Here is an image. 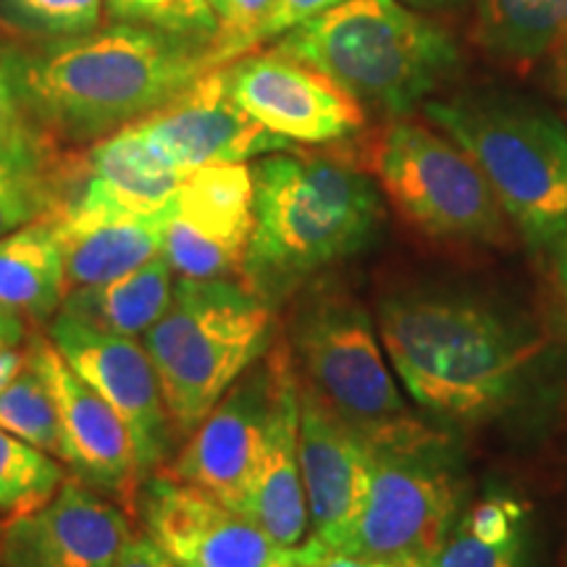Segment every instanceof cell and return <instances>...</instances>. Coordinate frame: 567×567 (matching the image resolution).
<instances>
[{
    "label": "cell",
    "mask_w": 567,
    "mask_h": 567,
    "mask_svg": "<svg viewBox=\"0 0 567 567\" xmlns=\"http://www.w3.org/2000/svg\"><path fill=\"white\" fill-rule=\"evenodd\" d=\"M375 329L410 400L455 425L486 423L517 405L547 347L523 316L450 289L384 297Z\"/></svg>",
    "instance_id": "6da1fadb"
},
{
    "label": "cell",
    "mask_w": 567,
    "mask_h": 567,
    "mask_svg": "<svg viewBox=\"0 0 567 567\" xmlns=\"http://www.w3.org/2000/svg\"><path fill=\"white\" fill-rule=\"evenodd\" d=\"M210 42L134 24L9 48V71L27 116L55 145H90L161 109L213 69Z\"/></svg>",
    "instance_id": "7a4b0ae2"
},
{
    "label": "cell",
    "mask_w": 567,
    "mask_h": 567,
    "mask_svg": "<svg viewBox=\"0 0 567 567\" xmlns=\"http://www.w3.org/2000/svg\"><path fill=\"white\" fill-rule=\"evenodd\" d=\"M250 168L255 221L239 281L271 308L379 237L384 200L354 166L281 151Z\"/></svg>",
    "instance_id": "3957f363"
},
{
    "label": "cell",
    "mask_w": 567,
    "mask_h": 567,
    "mask_svg": "<svg viewBox=\"0 0 567 567\" xmlns=\"http://www.w3.org/2000/svg\"><path fill=\"white\" fill-rule=\"evenodd\" d=\"M276 48L394 118L429 103L463 66L455 40L400 0H342Z\"/></svg>",
    "instance_id": "277c9868"
},
{
    "label": "cell",
    "mask_w": 567,
    "mask_h": 567,
    "mask_svg": "<svg viewBox=\"0 0 567 567\" xmlns=\"http://www.w3.org/2000/svg\"><path fill=\"white\" fill-rule=\"evenodd\" d=\"M142 342L174 434L187 439L274 347V308L239 279H176L166 313Z\"/></svg>",
    "instance_id": "5b68a950"
},
{
    "label": "cell",
    "mask_w": 567,
    "mask_h": 567,
    "mask_svg": "<svg viewBox=\"0 0 567 567\" xmlns=\"http://www.w3.org/2000/svg\"><path fill=\"white\" fill-rule=\"evenodd\" d=\"M425 118L481 168L507 221L534 250L567 231V126L555 113L499 92L429 101Z\"/></svg>",
    "instance_id": "8992f818"
},
{
    "label": "cell",
    "mask_w": 567,
    "mask_h": 567,
    "mask_svg": "<svg viewBox=\"0 0 567 567\" xmlns=\"http://www.w3.org/2000/svg\"><path fill=\"white\" fill-rule=\"evenodd\" d=\"M297 379L371 446L434 434L400 394L363 302L342 287L308 289L289 326Z\"/></svg>",
    "instance_id": "52a82bcc"
},
{
    "label": "cell",
    "mask_w": 567,
    "mask_h": 567,
    "mask_svg": "<svg viewBox=\"0 0 567 567\" xmlns=\"http://www.w3.org/2000/svg\"><path fill=\"white\" fill-rule=\"evenodd\" d=\"M371 481L339 555L431 567L463 515V467L444 434L371 446Z\"/></svg>",
    "instance_id": "ba28073f"
},
{
    "label": "cell",
    "mask_w": 567,
    "mask_h": 567,
    "mask_svg": "<svg viewBox=\"0 0 567 567\" xmlns=\"http://www.w3.org/2000/svg\"><path fill=\"white\" fill-rule=\"evenodd\" d=\"M375 174L394 208L417 231L444 243H507V216L481 168L434 126H389L375 145Z\"/></svg>",
    "instance_id": "9c48e42d"
},
{
    "label": "cell",
    "mask_w": 567,
    "mask_h": 567,
    "mask_svg": "<svg viewBox=\"0 0 567 567\" xmlns=\"http://www.w3.org/2000/svg\"><path fill=\"white\" fill-rule=\"evenodd\" d=\"M137 496L147 538L176 567L305 565L302 547H279L250 517L174 473L158 471L147 476Z\"/></svg>",
    "instance_id": "30bf717a"
},
{
    "label": "cell",
    "mask_w": 567,
    "mask_h": 567,
    "mask_svg": "<svg viewBox=\"0 0 567 567\" xmlns=\"http://www.w3.org/2000/svg\"><path fill=\"white\" fill-rule=\"evenodd\" d=\"M48 339L124 421L140 481L158 473L172 455L176 434L145 347L137 339L95 329L61 310L48 326Z\"/></svg>",
    "instance_id": "8fae6325"
},
{
    "label": "cell",
    "mask_w": 567,
    "mask_h": 567,
    "mask_svg": "<svg viewBox=\"0 0 567 567\" xmlns=\"http://www.w3.org/2000/svg\"><path fill=\"white\" fill-rule=\"evenodd\" d=\"M255 221L247 163H213L184 174L163 229V258L179 279H239Z\"/></svg>",
    "instance_id": "7c38bea8"
},
{
    "label": "cell",
    "mask_w": 567,
    "mask_h": 567,
    "mask_svg": "<svg viewBox=\"0 0 567 567\" xmlns=\"http://www.w3.org/2000/svg\"><path fill=\"white\" fill-rule=\"evenodd\" d=\"M281 344H274L203 417L168 473L243 513L260 467Z\"/></svg>",
    "instance_id": "4fadbf2b"
},
{
    "label": "cell",
    "mask_w": 567,
    "mask_h": 567,
    "mask_svg": "<svg viewBox=\"0 0 567 567\" xmlns=\"http://www.w3.org/2000/svg\"><path fill=\"white\" fill-rule=\"evenodd\" d=\"M226 74L237 103L289 142L329 145L365 130V109L350 92L279 48L226 63Z\"/></svg>",
    "instance_id": "5bb4252c"
},
{
    "label": "cell",
    "mask_w": 567,
    "mask_h": 567,
    "mask_svg": "<svg viewBox=\"0 0 567 567\" xmlns=\"http://www.w3.org/2000/svg\"><path fill=\"white\" fill-rule=\"evenodd\" d=\"M137 124L155 151L182 174L213 163H247L292 151V142L268 132L237 103L226 66L203 71Z\"/></svg>",
    "instance_id": "9a60e30c"
},
{
    "label": "cell",
    "mask_w": 567,
    "mask_h": 567,
    "mask_svg": "<svg viewBox=\"0 0 567 567\" xmlns=\"http://www.w3.org/2000/svg\"><path fill=\"white\" fill-rule=\"evenodd\" d=\"M27 363L40 373L61 417L63 463L95 492L134 505L140 492L132 436L122 417L66 363L48 337H32Z\"/></svg>",
    "instance_id": "2e32d148"
},
{
    "label": "cell",
    "mask_w": 567,
    "mask_h": 567,
    "mask_svg": "<svg viewBox=\"0 0 567 567\" xmlns=\"http://www.w3.org/2000/svg\"><path fill=\"white\" fill-rule=\"evenodd\" d=\"M130 538L122 509L80 478H69L45 505L6 523L0 563L3 567H113Z\"/></svg>",
    "instance_id": "e0dca14e"
},
{
    "label": "cell",
    "mask_w": 567,
    "mask_h": 567,
    "mask_svg": "<svg viewBox=\"0 0 567 567\" xmlns=\"http://www.w3.org/2000/svg\"><path fill=\"white\" fill-rule=\"evenodd\" d=\"M182 172L151 145L137 122L90 142L87 153L63 158L53 172V205L151 216L172 205Z\"/></svg>",
    "instance_id": "ac0fdd59"
},
{
    "label": "cell",
    "mask_w": 567,
    "mask_h": 567,
    "mask_svg": "<svg viewBox=\"0 0 567 567\" xmlns=\"http://www.w3.org/2000/svg\"><path fill=\"white\" fill-rule=\"evenodd\" d=\"M371 452L358 431L300 384V467L313 528L310 538L329 551H342L363 509Z\"/></svg>",
    "instance_id": "d6986e66"
},
{
    "label": "cell",
    "mask_w": 567,
    "mask_h": 567,
    "mask_svg": "<svg viewBox=\"0 0 567 567\" xmlns=\"http://www.w3.org/2000/svg\"><path fill=\"white\" fill-rule=\"evenodd\" d=\"M243 515L258 523L284 549L302 547L310 538L300 467V381L287 344H281L260 467Z\"/></svg>",
    "instance_id": "ffe728a7"
},
{
    "label": "cell",
    "mask_w": 567,
    "mask_h": 567,
    "mask_svg": "<svg viewBox=\"0 0 567 567\" xmlns=\"http://www.w3.org/2000/svg\"><path fill=\"white\" fill-rule=\"evenodd\" d=\"M42 218L53 226L69 295L71 289L118 279L161 255L168 208L151 216H132L103 208L53 205Z\"/></svg>",
    "instance_id": "44dd1931"
},
{
    "label": "cell",
    "mask_w": 567,
    "mask_h": 567,
    "mask_svg": "<svg viewBox=\"0 0 567 567\" xmlns=\"http://www.w3.org/2000/svg\"><path fill=\"white\" fill-rule=\"evenodd\" d=\"M174 279L176 274L161 252L118 279L71 289L59 310L95 329L137 339L145 337L166 313L174 295Z\"/></svg>",
    "instance_id": "7402d4cb"
},
{
    "label": "cell",
    "mask_w": 567,
    "mask_h": 567,
    "mask_svg": "<svg viewBox=\"0 0 567 567\" xmlns=\"http://www.w3.org/2000/svg\"><path fill=\"white\" fill-rule=\"evenodd\" d=\"M66 281L53 226L48 218L0 237V305L21 318L48 321L59 313Z\"/></svg>",
    "instance_id": "603a6c76"
},
{
    "label": "cell",
    "mask_w": 567,
    "mask_h": 567,
    "mask_svg": "<svg viewBox=\"0 0 567 567\" xmlns=\"http://www.w3.org/2000/svg\"><path fill=\"white\" fill-rule=\"evenodd\" d=\"M478 45L507 63H534L567 38V0H476Z\"/></svg>",
    "instance_id": "cb8c5ba5"
},
{
    "label": "cell",
    "mask_w": 567,
    "mask_h": 567,
    "mask_svg": "<svg viewBox=\"0 0 567 567\" xmlns=\"http://www.w3.org/2000/svg\"><path fill=\"white\" fill-rule=\"evenodd\" d=\"M0 429L32 444L55 460H63L61 417L40 373L27 363L0 392Z\"/></svg>",
    "instance_id": "d4e9b609"
},
{
    "label": "cell",
    "mask_w": 567,
    "mask_h": 567,
    "mask_svg": "<svg viewBox=\"0 0 567 567\" xmlns=\"http://www.w3.org/2000/svg\"><path fill=\"white\" fill-rule=\"evenodd\" d=\"M63 481L59 460L0 429V509L32 513L53 499Z\"/></svg>",
    "instance_id": "484cf974"
},
{
    "label": "cell",
    "mask_w": 567,
    "mask_h": 567,
    "mask_svg": "<svg viewBox=\"0 0 567 567\" xmlns=\"http://www.w3.org/2000/svg\"><path fill=\"white\" fill-rule=\"evenodd\" d=\"M105 0H0V30L27 42L80 38L101 27Z\"/></svg>",
    "instance_id": "4316f807"
},
{
    "label": "cell",
    "mask_w": 567,
    "mask_h": 567,
    "mask_svg": "<svg viewBox=\"0 0 567 567\" xmlns=\"http://www.w3.org/2000/svg\"><path fill=\"white\" fill-rule=\"evenodd\" d=\"M118 24L147 27L176 38L210 42L218 32V13L208 0H105Z\"/></svg>",
    "instance_id": "83f0119b"
},
{
    "label": "cell",
    "mask_w": 567,
    "mask_h": 567,
    "mask_svg": "<svg viewBox=\"0 0 567 567\" xmlns=\"http://www.w3.org/2000/svg\"><path fill=\"white\" fill-rule=\"evenodd\" d=\"M59 155L48 163H0V237L51 208Z\"/></svg>",
    "instance_id": "f1b7e54d"
},
{
    "label": "cell",
    "mask_w": 567,
    "mask_h": 567,
    "mask_svg": "<svg viewBox=\"0 0 567 567\" xmlns=\"http://www.w3.org/2000/svg\"><path fill=\"white\" fill-rule=\"evenodd\" d=\"M55 155L59 145L32 124L0 63V163H48Z\"/></svg>",
    "instance_id": "f546056e"
},
{
    "label": "cell",
    "mask_w": 567,
    "mask_h": 567,
    "mask_svg": "<svg viewBox=\"0 0 567 567\" xmlns=\"http://www.w3.org/2000/svg\"><path fill=\"white\" fill-rule=\"evenodd\" d=\"M274 6L276 0H229L224 17L218 19V32L208 45L210 66H226L266 42Z\"/></svg>",
    "instance_id": "4dcf8cb0"
},
{
    "label": "cell",
    "mask_w": 567,
    "mask_h": 567,
    "mask_svg": "<svg viewBox=\"0 0 567 567\" xmlns=\"http://www.w3.org/2000/svg\"><path fill=\"white\" fill-rule=\"evenodd\" d=\"M431 567H528V536L486 544L457 520Z\"/></svg>",
    "instance_id": "1f68e13d"
},
{
    "label": "cell",
    "mask_w": 567,
    "mask_h": 567,
    "mask_svg": "<svg viewBox=\"0 0 567 567\" xmlns=\"http://www.w3.org/2000/svg\"><path fill=\"white\" fill-rule=\"evenodd\" d=\"M460 526L486 544L513 542L528 536V507L515 496L492 494L460 515Z\"/></svg>",
    "instance_id": "d6a6232c"
},
{
    "label": "cell",
    "mask_w": 567,
    "mask_h": 567,
    "mask_svg": "<svg viewBox=\"0 0 567 567\" xmlns=\"http://www.w3.org/2000/svg\"><path fill=\"white\" fill-rule=\"evenodd\" d=\"M342 3V0H276L271 19L266 27V40L279 38V34L295 30L302 21L318 17V13L329 11L331 6Z\"/></svg>",
    "instance_id": "836d02e7"
},
{
    "label": "cell",
    "mask_w": 567,
    "mask_h": 567,
    "mask_svg": "<svg viewBox=\"0 0 567 567\" xmlns=\"http://www.w3.org/2000/svg\"><path fill=\"white\" fill-rule=\"evenodd\" d=\"M549 255V281H551V295H555L557 310L563 316V323L567 326V231L557 243L547 247Z\"/></svg>",
    "instance_id": "e575fe53"
},
{
    "label": "cell",
    "mask_w": 567,
    "mask_h": 567,
    "mask_svg": "<svg viewBox=\"0 0 567 567\" xmlns=\"http://www.w3.org/2000/svg\"><path fill=\"white\" fill-rule=\"evenodd\" d=\"M113 567H176L147 536L130 538Z\"/></svg>",
    "instance_id": "d590c367"
},
{
    "label": "cell",
    "mask_w": 567,
    "mask_h": 567,
    "mask_svg": "<svg viewBox=\"0 0 567 567\" xmlns=\"http://www.w3.org/2000/svg\"><path fill=\"white\" fill-rule=\"evenodd\" d=\"M308 567H400L386 563H371V559H360L350 555H339V551H329L313 538V557H310Z\"/></svg>",
    "instance_id": "8d00e7d4"
},
{
    "label": "cell",
    "mask_w": 567,
    "mask_h": 567,
    "mask_svg": "<svg viewBox=\"0 0 567 567\" xmlns=\"http://www.w3.org/2000/svg\"><path fill=\"white\" fill-rule=\"evenodd\" d=\"M27 339L24 318L0 305V347H19Z\"/></svg>",
    "instance_id": "74e56055"
},
{
    "label": "cell",
    "mask_w": 567,
    "mask_h": 567,
    "mask_svg": "<svg viewBox=\"0 0 567 567\" xmlns=\"http://www.w3.org/2000/svg\"><path fill=\"white\" fill-rule=\"evenodd\" d=\"M24 365V352L17 347H0V392L9 386V381L21 371Z\"/></svg>",
    "instance_id": "f35d334b"
},
{
    "label": "cell",
    "mask_w": 567,
    "mask_h": 567,
    "mask_svg": "<svg viewBox=\"0 0 567 567\" xmlns=\"http://www.w3.org/2000/svg\"><path fill=\"white\" fill-rule=\"evenodd\" d=\"M400 3H405L413 11H450L465 3V0H400Z\"/></svg>",
    "instance_id": "ab89813d"
},
{
    "label": "cell",
    "mask_w": 567,
    "mask_h": 567,
    "mask_svg": "<svg viewBox=\"0 0 567 567\" xmlns=\"http://www.w3.org/2000/svg\"><path fill=\"white\" fill-rule=\"evenodd\" d=\"M208 3L213 6V11L218 13V19H221L224 11H226V6H229V0H208Z\"/></svg>",
    "instance_id": "60d3db41"
},
{
    "label": "cell",
    "mask_w": 567,
    "mask_h": 567,
    "mask_svg": "<svg viewBox=\"0 0 567 567\" xmlns=\"http://www.w3.org/2000/svg\"><path fill=\"white\" fill-rule=\"evenodd\" d=\"M563 567H567V542H565V551H563Z\"/></svg>",
    "instance_id": "b9f144b4"
},
{
    "label": "cell",
    "mask_w": 567,
    "mask_h": 567,
    "mask_svg": "<svg viewBox=\"0 0 567 567\" xmlns=\"http://www.w3.org/2000/svg\"><path fill=\"white\" fill-rule=\"evenodd\" d=\"M565 90H567V76H565Z\"/></svg>",
    "instance_id": "7bdbcfd3"
},
{
    "label": "cell",
    "mask_w": 567,
    "mask_h": 567,
    "mask_svg": "<svg viewBox=\"0 0 567 567\" xmlns=\"http://www.w3.org/2000/svg\"><path fill=\"white\" fill-rule=\"evenodd\" d=\"M297 567H305V565H297Z\"/></svg>",
    "instance_id": "ee69618b"
}]
</instances>
